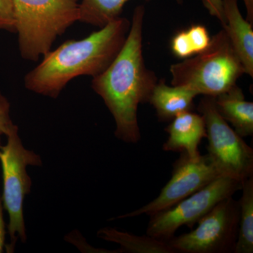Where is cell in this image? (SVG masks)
<instances>
[{
	"instance_id": "6da1fadb",
	"label": "cell",
	"mask_w": 253,
	"mask_h": 253,
	"mask_svg": "<svg viewBox=\"0 0 253 253\" xmlns=\"http://www.w3.org/2000/svg\"><path fill=\"white\" fill-rule=\"evenodd\" d=\"M144 5L134 10L124 45L104 72L95 76L91 86L104 101L116 123L115 136L127 144L141 139L138 122L139 104L148 103L158 79L146 67L143 56Z\"/></svg>"
},
{
	"instance_id": "7a4b0ae2",
	"label": "cell",
	"mask_w": 253,
	"mask_h": 253,
	"mask_svg": "<svg viewBox=\"0 0 253 253\" xmlns=\"http://www.w3.org/2000/svg\"><path fill=\"white\" fill-rule=\"evenodd\" d=\"M130 26L127 18L119 17L84 39L66 41L25 76V87L56 99L74 78L99 76L122 49Z\"/></svg>"
},
{
	"instance_id": "3957f363",
	"label": "cell",
	"mask_w": 253,
	"mask_h": 253,
	"mask_svg": "<svg viewBox=\"0 0 253 253\" xmlns=\"http://www.w3.org/2000/svg\"><path fill=\"white\" fill-rule=\"evenodd\" d=\"M173 86H185L198 95L217 97L230 90L245 73L224 28L211 37L207 49L169 68Z\"/></svg>"
},
{
	"instance_id": "277c9868",
	"label": "cell",
	"mask_w": 253,
	"mask_h": 253,
	"mask_svg": "<svg viewBox=\"0 0 253 253\" xmlns=\"http://www.w3.org/2000/svg\"><path fill=\"white\" fill-rule=\"evenodd\" d=\"M18 49L23 59L38 61L58 37L79 21L78 0H13Z\"/></svg>"
},
{
	"instance_id": "5b68a950",
	"label": "cell",
	"mask_w": 253,
	"mask_h": 253,
	"mask_svg": "<svg viewBox=\"0 0 253 253\" xmlns=\"http://www.w3.org/2000/svg\"><path fill=\"white\" fill-rule=\"evenodd\" d=\"M7 141L0 147V163L2 170L3 206L9 214L8 233L10 243L7 253L14 252L18 240L26 243V225L23 215L25 199L31 193L32 181L27 172L28 166H41L39 155L26 149L15 126L6 134Z\"/></svg>"
},
{
	"instance_id": "8992f818",
	"label": "cell",
	"mask_w": 253,
	"mask_h": 253,
	"mask_svg": "<svg viewBox=\"0 0 253 253\" xmlns=\"http://www.w3.org/2000/svg\"><path fill=\"white\" fill-rule=\"evenodd\" d=\"M198 111L204 117L208 141V154L226 176L244 182L253 176V150L219 113L215 97L205 96Z\"/></svg>"
},
{
	"instance_id": "52a82bcc",
	"label": "cell",
	"mask_w": 253,
	"mask_h": 253,
	"mask_svg": "<svg viewBox=\"0 0 253 253\" xmlns=\"http://www.w3.org/2000/svg\"><path fill=\"white\" fill-rule=\"evenodd\" d=\"M239 202L226 198L201 218L189 232L167 241L175 253H234L239 232Z\"/></svg>"
},
{
	"instance_id": "ba28073f",
	"label": "cell",
	"mask_w": 253,
	"mask_h": 253,
	"mask_svg": "<svg viewBox=\"0 0 253 253\" xmlns=\"http://www.w3.org/2000/svg\"><path fill=\"white\" fill-rule=\"evenodd\" d=\"M243 184L223 175L165 211L149 216L146 234L167 241L182 226L190 229L216 205L241 190Z\"/></svg>"
},
{
	"instance_id": "9c48e42d",
	"label": "cell",
	"mask_w": 253,
	"mask_h": 253,
	"mask_svg": "<svg viewBox=\"0 0 253 253\" xmlns=\"http://www.w3.org/2000/svg\"><path fill=\"white\" fill-rule=\"evenodd\" d=\"M225 175L208 154L190 158L186 153L173 164L172 176L159 195L139 209L119 216L116 219L153 215L172 207L181 200L207 186L219 176Z\"/></svg>"
},
{
	"instance_id": "30bf717a",
	"label": "cell",
	"mask_w": 253,
	"mask_h": 253,
	"mask_svg": "<svg viewBox=\"0 0 253 253\" xmlns=\"http://www.w3.org/2000/svg\"><path fill=\"white\" fill-rule=\"evenodd\" d=\"M165 130L168 138L163 144V151L186 153L191 158L201 156L199 145L207 137L202 115L192 111L181 113L171 121Z\"/></svg>"
},
{
	"instance_id": "8fae6325",
	"label": "cell",
	"mask_w": 253,
	"mask_h": 253,
	"mask_svg": "<svg viewBox=\"0 0 253 253\" xmlns=\"http://www.w3.org/2000/svg\"><path fill=\"white\" fill-rule=\"evenodd\" d=\"M226 24L223 27L238 55L245 73L253 77V25L240 11L238 0H223Z\"/></svg>"
},
{
	"instance_id": "7c38bea8",
	"label": "cell",
	"mask_w": 253,
	"mask_h": 253,
	"mask_svg": "<svg viewBox=\"0 0 253 253\" xmlns=\"http://www.w3.org/2000/svg\"><path fill=\"white\" fill-rule=\"evenodd\" d=\"M196 96L198 94L189 88L169 86L164 80H160L153 89L148 103L156 110L161 122H168L181 113L192 111Z\"/></svg>"
},
{
	"instance_id": "4fadbf2b",
	"label": "cell",
	"mask_w": 253,
	"mask_h": 253,
	"mask_svg": "<svg viewBox=\"0 0 253 253\" xmlns=\"http://www.w3.org/2000/svg\"><path fill=\"white\" fill-rule=\"evenodd\" d=\"M218 112L243 138L253 135V103L246 101L237 84L215 97Z\"/></svg>"
},
{
	"instance_id": "5bb4252c",
	"label": "cell",
	"mask_w": 253,
	"mask_h": 253,
	"mask_svg": "<svg viewBox=\"0 0 253 253\" xmlns=\"http://www.w3.org/2000/svg\"><path fill=\"white\" fill-rule=\"evenodd\" d=\"M100 239L121 246L120 253H175L167 241L146 234L136 236L113 228H103L97 233Z\"/></svg>"
},
{
	"instance_id": "9a60e30c",
	"label": "cell",
	"mask_w": 253,
	"mask_h": 253,
	"mask_svg": "<svg viewBox=\"0 0 253 253\" xmlns=\"http://www.w3.org/2000/svg\"><path fill=\"white\" fill-rule=\"evenodd\" d=\"M129 0H82L79 4V21L101 28L121 17L123 7ZM150 1V0H146ZM178 4L184 0H174Z\"/></svg>"
},
{
	"instance_id": "2e32d148",
	"label": "cell",
	"mask_w": 253,
	"mask_h": 253,
	"mask_svg": "<svg viewBox=\"0 0 253 253\" xmlns=\"http://www.w3.org/2000/svg\"><path fill=\"white\" fill-rule=\"evenodd\" d=\"M239 200V232L234 253H253V176L243 182Z\"/></svg>"
},
{
	"instance_id": "e0dca14e",
	"label": "cell",
	"mask_w": 253,
	"mask_h": 253,
	"mask_svg": "<svg viewBox=\"0 0 253 253\" xmlns=\"http://www.w3.org/2000/svg\"><path fill=\"white\" fill-rule=\"evenodd\" d=\"M186 32L195 55L207 49L211 41L207 28L201 24L192 25Z\"/></svg>"
},
{
	"instance_id": "ac0fdd59",
	"label": "cell",
	"mask_w": 253,
	"mask_h": 253,
	"mask_svg": "<svg viewBox=\"0 0 253 253\" xmlns=\"http://www.w3.org/2000/svg\"><path fill=\"white\" fill-rule=\"evenodd\" d=\"M170 46L172 54L179 59H186L195 55L186 30L173 37Z\"/></svg>"
},
{
	"instance_id": "d6986e66",
	"label": "cell",
	"mask_w": 253,
	"mask_h": 253,
	"mask_svg": "<svg viewBox=\"0 0 253 253\" xmlns=\"http://www.w3.org/2000/svg\"><path fill=\"white\" fill-rule=\"evenodd\" d=\"M0 31L16 33L13 0H0Z\"/></svg>"
},
{
	"instance_id": "ffe728a7",
	"label": "cell",
	"mask_w": 253,
	"mask_h": 253,
	"mask_svg": "<svg viewBox=\"0 0 253 253\" xmlns=\"http://www.w3.org/2000/svg\"><path fill=\"white\" fill-rule=\"evenodd\" d=\"M15 126L10 117L9 101L0 92V135L6 136Z\"/></svg>"
},
{
	"instance_id": "44dd1931",
	"label": "cell",
	"mask_w": 253,
	"mask_h": 253,
	"mask_svg": "<svg viewBox=\"0 0 253 253\" xmlns=\"http://www.w3.org/2000/svg\"><path fill=\"white\" fill-rule=\"evenodd\" d=\"M203 4L211 16L217 18L224 27L226 24L224 17V7H223V0H201Z\"/></svg>"
},
{
	"instance_id": "7402d4cb",
	"label": "cell",
	"mask_w": 253,
	"mask_h": 253,
	"mask_svg": "<svg viewBox=\"0 0 253 253\" xmlns=\"http://www.w3.org/2000/svg\"><path fill=\"white\" fill-rule=\"evenodd\" d=\"M3 206L1 194H0V253L4 252L5 245V239H6V228H5V222L4 215H3Z\"/></svg>"
},
{
	"instance_id": "603a6c76",
	"label": "cell",
	"mask_w": 253,
	"mask_h": 253,
	"mask_svg": "<svg viewBox=\"0 0 253 253\" xmlns=\"http://www.w3.org/2000/svg\"><path fill=\"white\" fill-rule=\"evenodd\" d=\"M246 6V20L253 26V0H243Z\"/></svg>"
},
{
	"instance_id": "cb8c5ba5",
	"label": "cell",
	"mask_w": 253,
	"mask_h": 253,
	"mask_svg": "<svg viewBox=\"0 0 253 253\" xmlns=\"http://www.w3.org/2000/svg\"><path fill=\"white\" fill-rule=\"evenodd\" d=\"M1 139H0V147H1Z\"/></svg>"
}]
</instances>
